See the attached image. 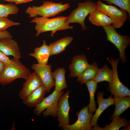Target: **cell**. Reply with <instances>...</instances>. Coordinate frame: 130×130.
<instances>
[{
  "mask_svg": "<svg viewBox=\"0 0 130 130\" xmlns=\"http://www.w3.org/2000/svg\"><path fill=\"white\" fill-rule=\"evenodd\" d=\"M68 17V16H63L49 19L48 17L36 16L30 22L35 23L36 37L43 32L50 31L51 36L52 37L57 31L73 28V26H70L66 21Z\"/></svg>",
  "mask_w": 130,
  "mask_h": 130,
  "instance_id": "6da1fadb",
  "label": "cell"
},
{
  "mask_svg": "<svg viewBox=\"0 0 130 130\" xmlns=\"http://www.w3.org/2000/svg\"><path fill=\"white\" fill-rule=\"evenodd\" d=\"M69 4H63L62 3L45 1L40 6L28 7L26 9V12L31 17H34L38 16L48 18L53 17L70 7Z\"/></svg>",
  "mask_w": 130,
  "mask_h": 130,
  "instance_id": "7a4b0ae2",
  "label": "cell"
},
{
  "mask_svg": "<svg viewBox=\"0 0 130 130\" xmlns=\"http://www.w3.org/2000/svg\"><path fill=\"white\" fill-rule=\"evenodd\" d=\"M14 60L13 63L5 65L0 74V84L3 86L9 84L18 78L25 79L31 73L19 60L14 58Z\"/></svg>",
  "mask_w": 130,
  "mask_h": 130,
  "instance_id": "3957f363",
  "label": "cell"
},
{
  "mask_svg": "<svg viewBox=\"0 0 130 130\" xmlns=\"http://www.w3.org/2000/svg\"><path fill=\"white\" fill-rule=\"evenodd\" d=\"M107 35V40L115 46L119 52V59L123 64L127 62L125 55V50L130 44V37L128 35H122L116 31L113 25L103 27Z\"/></svg>",
  "mask_w": 130,
  "mask_h": 130,
  "instance_id": "277c9868",
  "label": "cell"
},
{
  "mask_svg": "<svg viewBox=\"0 0 130 130\" xmlns=\"http://www.w3.org/2000/svg\"><path fill=\"white\" fill-rule=\"evenodd\" d=\"M77 8L70 13L66 21L69 24L78 23L81 26V29L85 30L88 27L84 23L85 19L91 11L97 8V4L93 1L88 0L79 2Z\"/></svg>",
  "mask_w": 130,
  "mask_h": 130,
  "instance_id": "5b68a950",
  "label": "cell"
},
{
  "mask_svg": "<svg viewBox=\"0 0 130 130\" xmlns=\"http://www.w3.org/2000/svg\"><path fill=\"white\" fill-rule=\"evenodd\" d=\"M64 92V90L58 91L54 90L51 94L44 98L35 107L33 110L34 114L38 116L43 112L44 117L51 116L53 118L56 117L58 100Z\"/></svg>",
  "mask_w": 130,
  "mask_h": 130,
  "instance_id": "8992f818",
  "label": "cell"
},
{
  "mask_svg": "<svg viewBox=\"0 0 130 130\" xmlns=\"http://www.w3.org/2000/svg\"><path fill=\"white\" fill-rule=\"evenodd\" d=\"M96 4L97 9L105 13L111 19L115 28H120L123 25L128 17L126 11L104 4L100 0L97 1Z\"/></svg>",
  "mask_w": 130,
  "mask_h": 130,
  "instance_id": "52a82bcc",
  "label": "cell"
},
{
  "mask_svg": "<svg viewBox=\"0 0 130 130\" xmlns=\"http://www.w3.org/2000/svg\"><path fill=\"white\" fill-rule=\"evenodd\" d=\"M119 58L114 57L108 60V61L111 64L113 72L112 82L109 84L108 90L110 92L113 97H121L124 96H130V91L120 81L119 79L117 71V67Z\"/></svg>",
  "mask_w": 130,
  "mask_h": 130,
  "instance_id": "ba28073f",
  "label": "cell"
},
{
  "mask_svg": "<svg viewBox=\"0 0 130 130\" xmlns=\"http://www.w3.org/2000/svg\"><path fill=\"white\" fill-rule=\"evenodd\" d=\"M69 93L68 90L61 96L58 100L56 117H58L59 127H63L70 123L69 113L70 107L68 101Z\"/></svg>",
  "mask_w": 130,
  "mask_h": 130,
  "instance_id": "9c48e42d",
  "label": "cell"
},
{
  "mask_svg": "<svg viewBox=\"0 0 130 130\" xmlns=\"http://www.w3.org/2000/svg\"><path fill=\"white\" fill-rule=\"evenodd\" d=\"M78 117L76 121L71 125L69 124L62 128L64 130H91L92 126L90 121L92 114L88 111V106L83 107L80 111L76 112Z\"/></svg>",
  "mask_w": 130,
  "mask_h": 130,
  "instance_id": "30bf717a",
  "label": "cell"
},
{
  "mask_svg": "<svg viewBox=\"0 0 130 130\" xmlns=\"http://www.w3.org/2000/svg\"><path fill=\"white\" fill-rule=\"evenodd\" d=\"M50 65L34 64L31 68L34 71L40 78L42 84L45 88L47 92L49 93L55 85L51 71Z\"/></svg>",
  "mask_w": 130,
  "mask_h": 130,
  "instance_id": "8fae6325",
  "label": "cell"
},
{
  "mask_svg": "<svg viewBox=\"0 0 130 130\" xmlns=\"http://www.w3.org/2000/svg\"><path fill=\"white\" fill-rule=\"evenodd\" d=\"M25 80L22 89L19 93V97L23 100L27 98L42 84L40 78L35 71L31 73Z\"/></svg>",
  "mask_w": 130,
  "mask_h": 130,
  "instance_id": "7c38bea8",
  "label": "cell"
},
{
  "mask_svg": "<svg viewBox=\"0 0 130 130\" xmlns=\"http://www.w3.org/2000/svg\"><path fill=\"white\" fill-rule=\"evenodd\" d=\"M90 65L85 55H75L69 65L70 73L69 77H78Z\"/></svg>",
  "mask_w": 130,
  "mask_h": 130,
  "instance_id": "4fadbf2b",
  "label": "cell"
},
{
  "mask_svg": "<svg viewBox=\"0 0 130 130\" xmlns=\"http://www.w3.org/2000/svg\"><path fill=\"white\" fill-rule=\"evenodd\" d=\"M0 50L6 56H12L19 60L21 58L20 49L17 42L12 38L0 39Z\"/></svg>",
  "mask_w": 130,
  "mask_h": 130,
  "instance_id": "5bb4252c",
  "label": "cell"
},
{
  "mask_svg": "<svg viewBox=\"0 0 130 130\" xmlns=\"http://www.w3.org/2000/svg\"><path fill=\"white\" fill-rule=\"evenodd\" d=\"M104 94L103 92H99L97 93L98 100V107L96 110L95 114L92 116L90 121V124L92 126H98L97 122L99 117L101 114L107 107L114 104L113 98L111 97L112 95L109 98L104 99L103 98Z\"/></svg>",
  "mask_w": 130,
  "mask_h": 130,
  "instance_id": "9a60e30c",
  "label": "cell"
},
{
  "mask_svg": "<svg viewBox=\"0 0 130 130\" xmlns=\"http://www.w3.org/2000/svg\"><path fill=\"white\" fill-rule=\"evenodd\" d=\"M47 92L45 88L42 84L28 97L23 100V102L28 107H35L41 102Z\"/></svg>",
  "mask_w": 130,
  "mask_h": 130,
  "instance_id": "2e32d148",
  "label": "cell"
},
{
  "mask_svg": "<svg viewBox=\"0 0 130 130\" xmlns=\"http://www.w3.org/2000/svg\"><path fill=\"white\" fill-rule=\"evenodd\" d=\"M42 45L39 47H36L34 49V52L29 54V55L34 57L38 64L42 65L47 64L50 54V49L49 46L46 44V41L43 40Z\"/></svg>",
  "mask_w": 130,
  "mask_h": 130,
  "instance_id": "e0dca14e",
  "label": "cell"
},
{
  "mask_svg": "<svg viewBox=\"0 0 130 130\" xmlns=\"http://www.w3.org/2000/svg\"><path fill=\"white\" fill-rule=\"evenodd\" d=\"M89 14V21L95 26L103 27L112 24L111 19L105 13L97 8L92 11Z\"/></svg>",
  "mask_w": 130,
  "mask_h": 130,
  "instance_id": "ac0fdd59",
  "label": "cell"
},
{
  "mask_svg": "<svg viewBox=\"0 0 130 130\" xmlns=\"http://www.w3.org/2000/svg\"><path fill=\"white\" fill-rule=\"evenodd\" d=\"M113 98L115 107L114 113L110 117V120L112 119L115 117L120 116L130 107V96L113 97Z\"/></svg>",
  "mask_w": 130,
  "mask_h": 130,
  "instance_id": "d6986e66",
  "label": "cell"
},
{
  "mask_svg": "<svg viewBox=\"0 0 130 130\" xmlns=\"http://www.w3.org/2000/svg\"><path fill=\"white\" fill-rule=\"evenodd\" d=\"M73 39V38L67 36L50 43L49 46L50 49V56L57 55L65 51L66 47Z\"/></svg>",
  "mask_w": 130,
  "mask_h": 130,
  "instance_id": "ffe728a7",
  "label": "cell"
},
{
  "mask_svg": "<svg viewBox=\"0 0 130 130\" xmlns=\"http://www.w3.org/2000/svg\"><path fill=\"white\" fill-rule=\"evenodd\" d=\"M65 70L64 68H59L52 72L53 78L55 80V90L61 91L67 87L65 78Z\"/></svg>",
  "mask_w": 130,
  "mask_h": 130,
  "instance_id": "44dd1931",
  "label": "cell"
},
{
  "mask_svg": "<svg viewBox=\"0 0 130 130\" xmlns=\"http://www.w3.org/2000/svg\"><path fill=\"white\" fill-rule=\"evenodd\" d=\"M98 69L97 63L93 62L77 77V81L83 84L88 81L94 80Z\"/></svg>",
  "mask_w": 130,
  "mask_h": 130,
  "instance_id": "7402d4cb",
  "label": "cell"
},
{
  "mask_svg": "<svg viewBox=\"0 0 130 130\" xmlns=\"http://www.w3.org/2000/svg\"><path fill=\"white\" fill-rule=\"evenodd\" d=\"M112 69L105 65L102 68L98 69L94 80L97 83L106 81L111 84L112 82Z\"/></svg>",
  "mask_w": 130,
  "mask_h": 130,
  "instance_id": "603a6c76",
  "label": "cell"
},
{
  "mask_svg": "<svg viewBox=\"0 0 130 130\" xmlns=\"http://www.w3.org/2000/svg\"><path fill=\"white\" fill-rule=\"evenodd\" d=\"M97 84L94 80H90L85 83L90 94V103L88 105V111L90 114H93L96 110V102L94 97L98 86Z\"/></svg>",
  "mask_w": 130,
  "mask_h": 130,
  "instance_id": "cb8c5ba5",
  "label": "cell"
},
{
  "mask_svg": "<svg viewBox=\"0 0 130 130\" xmlns=\"http://www.w3.org/2000/svg\"><path fill=\"white\" fill-rule=\"evenodd\" d=\"M112 119L111 123L108 125H105L102 128L103 130H118L122 127L127 126L129 123V121L120 116L115 117Z\"/></svg>",
  "mask_w": 130,
  "mask_h": 130,
  "instance_id": "d4e9b609",
  "label": "cell"
},
{
  "mask_svg": "<svg viewBox=\"0 0 130 130\" xmlns=\"http://www.w3.org/2000/svg\"><path fill=\"white\" fill-rule=\"evenodd\" d=\"M19 10L18 7L14 4H0V17H7L9 15L16 14Z\"/></svg>",
  "mask_w": 130,
  "mask_h": 130,
  "instance_id": "484cf974",
  "label": "cell"
},
{
  "mask_svg": "<svg viewBox=\"0 0 130 130\" xmlns=\"http://www.w3.org/2000/svg\"><path fill=\"white\" fill-rule=\"evenodd\" d=\"M105 1L110 4H114L118 7L120 9L126 11L129 14L130 19V0H100Z\"/></svg>",
  "mask_w": 130,
  "mask_h": 130,
  "instance_id": "4316f807",
  "label": "cell"
},
{
  "mask_svg": "<svg viewBox=\"0 0 130 130\" xmlns=\"http://www.w3.org/2000/svg\"><path fill=\"white\" fill-rule=\"evenodd\" d=\"M20 23L15 22L9 19L7 17H0V32L4 31L10 27L18 26Z\"/></svg>",
  "mask_w": 130,
  "mask_h": 130,
  "instance_id": "83f0119b",
  "label": "cell"
},
{
  "mask_svg": "<svg viewBox=\"0 0 130 130\" xmlns=\"http://www.w3.org/2000/svg\"><path fill=\"white\" fill-rule=\"evenodd\" d=\"M0 61L5 65H10L14 62V58L10 59L9 58L0 50Z\"/></svg>",
  "mask_w": 130,
  "mask_h": 130,
  "instance_id": "f1b7e54d",
  "label": "cell"
},
{
  "mask_svg": "<svg viewBox=\"0 0 130 130\" xmlns=\"http://www.w3.org/2000/svg\"><path fill=\"white\" fill-rule=\"evenodd\" d=\"M12 36L10 32L6 30L0 32V39L6 38H12Z\"/></svg>",
  "mask_w": 130,
  "mask_h": 130,
  "instance_id": "f546056e",
  "label": "cell"
},
{
  "mask_svg": "<svg viewBox=\"0 0 130 130\" xmlns=\"http://www.w3.org/2000/svg\"><path fill=\"white\" fill-rule=\"evenodd\" d=\"M33 0H15L14 3L15 4H20L31 2Z\"/></svg>",
  "mask_w": 130,
  "mask_h": 130,
  "instance_id": "4dcf8cb0",
  "label": "cell"
},
{
  "mask_svg": "<svg viewBox=\"0 0 130 130\" xmlns=\"http://www.w3.org/2000/svg\"><path fill=\"white\" fill-rule=\"evenodd\" d=\"M5 66L4 63L0 61V74L3 71Z\"/></svg>",
  "mask_w": 130,
  "mask_h": 130,
  "instance_id": "1f68e13d",
  "label": "cell"
},
{
  "mask_svg": "<svg viewBox=\"0 0 130 130\" xmlns=\"http://www.w3.org/2000/svg\"><path fill=\"white\" fill-rule=\"evenodd\" d=\"M92 130H103L102 128L101 127H99L98 126H94L93 129H92Z\"/></svg>",
  "mask_w": 130,
  "mask_h": 130,
  "instance_id": "d6a6232c",
  "label": "cell"
},
{
  "mask_svg": "<svg viewBox=\"0 0 130 130\" xmlns=\"http://www.w3.org/2000/svg\"><path fill=\"white\" fill-rule=\"evenodd\" d=\"M3 0L6 1H7L10 2L11 3H13L14 2L15 0Z\"/></svg>",
  "mask_w": 130,
  "mask_h": 130,
  "instance_id": "836d02e7",
  "label": "cell"
}]
</instances>
